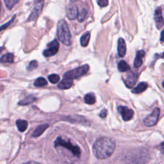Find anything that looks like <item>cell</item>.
Returning <instances> with one entry per match:
<instances>
[{"instance_id": "6da1fadb", "label": "cell", "mask_w": 164, "mask_h": 164, "mask_svg": "<svg viewBox=\"0 0 164 164\" xmlns=\"http://www.w3.org/2000/svg\"><path fill=\"white\" fill-rule=\"evenodd\" d=\"M115 149V141L109 137H101L94 143L92 151L95 157L100 160L109 158Z\"/></svg>"}, {"instance_id": "7a4b0ae2", "label": "cell", "mask_w": 164, "mask_h": 164, "mask_svg": "<svg viewBox=\"0 0 164 164\" xmlns=\"http://www.w3.org/2000/svg\"><path fill=\"white\" fill-rule=\"evenodd\" d=\"M57 36L59 40L65 46L71 44V34L65 20L62 19L57 24Z\"/></svg>"}, {"instance_id": "3957f363", "label": "cell", "mask_w": 164, "mask_h": 164, "mask_svg": "<svg viewBox=\"0 0 164 164\" xmlns=\"http://www.w3.org/2000/svg\"><path fill=\"white\" fill-rule=\"evenodd\" d=\"M55 147L61 146L69 150L76 157H80L81 155V149L78 146H75L69 141H66L62 137H58L55 141Z\"/></svg>"}, {"instance_id": "277c9868", "label": "cell", "mask_w": 164, "mask_h": 164, "mask_svg": "<svg viewBox=\"0 0 164 164\" xmlns=\"http://www.w3.org/2000/svg\"><path fill=\"white\" fill-rule=\"evenodd\" d=\"M89 69V66L87 64L84 65L73 70H71V71H69L65 73L64 75V78L70 80L78 78L85 75L88 72Z\"/></svg>"}, {"instance_id": "5b68a950", "label": "cell", "mask_w": 164, "mask_h": 164, "mask_svg": "<svg viewBox=\"0 0 164 164\" xmlns=\"http://www.w3.org/2000/svg\"><path fill=\"white\" fill-rule=\"evenodd\" d=\"M160 113V110L158 108H156L152 112V113L149 115L144 119V123L146 126H155L158 122L159 116Z\"/></svg>"}, {"instance_id": "8992f818", "label": "cell", "mask_w": 164, "mask_h": 164, "mask_svg": "<svg viewBox=\"0 0 164 164\" xmlns=\"http://www.w3.org/2000/svg\"><path fill=\"white\" fill-rule=\"evenodd\" d=\"M59 42L56 39L53 40L48 44V48L43 52V55L46 57H50L56 55L59 50Z\"/></svg>"}, {"instance_id": "52a82bcc", "label": "cell", "mask_w": 164, "mask_h": 164, "mask_svg": "<svg viewBox=\"0 0 164 164\" xmlns=\"http://www.w3.org/2000/svg\"><path fill=\"white\" fill-rule=\"evenodd\" d=\"M118 109L119 112L121 114L123 119L124 121H128L133 118L134 112L132 109L124 106H120Z\"/></svg>"}, {"instance_id": "ba28073f", "label": "cell", "mask_w": 164, "mask_h": 164, "mask_svg": "<svg viewBox=\"0 0 164 164\" xmlns=\"http://www.w3.org/2000/svg\"><path fill=\"white\" fill-rule=\"evenodd\" d=\"M43 5L44 0H37V2L36 3V5H35L34 8L33 9L32 12L30 14V16L28 19L29 21H33L35 19H37L42 9Z\"/></svg>"}, {"instance_id": "9c48e42d", "label": "cell", "mask_w": 164, "mask_h": 164, "mask_svg": "<svg viewBox=\"0 0 164 164\" xmlns=\"http://www.w3.org/2000/svg\"><path fill=\"white\" fill-rule=\"evenodd\" d=\"M155 21L158 29H160L163 26V18L162 16V9L160 7L156 9L155 12Z\"/></svg>"}, {"instance_id": "30bf717a", "label": "cell", "mask_w": 164, "mask_h": 164, "mask_svg": "<svg viewBox=\"0 0 164 164\" xmlns=\"http://www.w3.org/2000/svg\"><path fill=\"white\" fill-rule=\"evenodd\" d=\"M138 79V75L133 73L128 74L126 78L124 80V84L128 88H132L136 84Z\"/></svg>"}, {"instance_id": "8fae6325", "label": "cell", "mask_w": 164, "mask_h": 164, "mask_svg": "<svg viewBox=\"0 0 164 164\" xmlns=\"http://www.w3.org/2000/svg\"><path fill=\"white\" fill-rule=\"evenodd\" d=\"M145 56V51L144 50H140L137 52L135 58L134 60V66L135 67H140L142 65L143 58Z\"/></svg>"}, {"instance_id": "7c38bea8", "label": "cell", "mask_w": 164, "mask_h": 164, "mask_svg": "<svg viewBox=\"0 0 164 164\" xmlns=\"http://www.w3.org/2000/svg\"><path fill=\"white\" fill-rule=\"evenodd\" d=\"M118 51L120 57H124L126 53V44L125 41L123 38H120L118 40Z\"/></svg>"}, {"instance_id": "4fadbf2b", "label": "cell", "mask_w": 164, "mask_h": 164, "mask_svg": "<svg viewBox=\"0 0 164 164\" xmlns=\"http://www.w3.org/2000/svg\"><path fill=\"white\" fill-rule=\"evenodd\" d=\"M78 13V7L75 5L69 7L67 10V17L69 19H71V20L75 19L77 17Z\"/></svg>"}, {"instance_id": "5bb4252c", "label": "cell", "mask_w": 164, "mask_h": 164, "mask_svg": "<svg viewBox=\"0 0 164 164\" xmlns=\"http://www.w3.org/2000/svg\"><path fill=\"white\" fill-rule=\"evenodd\" d=\"M73 84V81L72 80L64 78L60 82V84L58 85V87L62 90L68 89L72 87Z\"/></svg>"}, {"instance_id": "9a60e30c", "label": "cell", "mask_w": 164, "mask_h": 164, "mask_svg": "<svg viewBox=\"0 0 164 164\" xmlns=\"http://www.w3.org/2000/svg\"><path fill=\"white\" fill-rule=\"evenodd\" d=\"M48 127H49V125L48 124H44L39 126L32 133V137H38L41 136Z\"/></svg>"}, {"instance_id": "2e32d148", "label": "cell", "mask_w": 164, "mask_h": 164, "mask_svg": "<svg viewBox=\"0 0 164 164\" xmlns=\"http://www.w3.org/2000/svg\"><path fill=\"white\" fill-rule=\"evenodd\" d=\"M16 125L17 126L18 130L21 132H24L26 131L28 128V123L27 121L25 120H21V119H18L16 121Z\"/></svg>"}, {"instance_id": "e0dca14e", "label": "cell", "mask_w": 164, "mask_h": 164, "mask_svg": "<svg viewBox=\"0 0 164 164\" xmlns=\"http://www.w3.org/2000/svg\"><path fill=\"white\" fill-rule=\"evenodd\" d=\"M14 55L12 53H7L4 55L3 56L0 58V63H13L14 62Z\"/></svg>"}, {"instance_id": "ac0fdd59", "label": "cell", "mask_w": 164, "mask_h": 164, "mask_svg": "<svg viewBox=\"0 0 164 164\" xmlns=\"http://www.w3.org/2000/svg\"><path fill=\"white\" fill-rule=\"evenodd\" d=\"M147 84L146 82H141V83L138 84V85L133 89L132 92L134 94H140L145 91L147 88Z\"/></svg>"}, {"instance_id": "d6986e66", "label": "cell", "mask_w": 164, "mask_h": 164, "mask_svg": "<svg viewBox=\"0 0 164 164\" xmlns=\"http://www.w3.org/2000/svg\"><path fill=\"white\" fill-rule=\"evenodd\" d=\"M36 99H37V98L36 97L30 95V96H27L24 99L21 100L20 102H19V104L22 105V106H26V105H28V104L33 103V102L36 101Z\"/></svg>"}, {"instance_id": "ffe728a7", "label": "cell", "mask_w": 164, "mask_h": 164, "mask_svg": "<svg viewBox=\"0 0 164 164\" xmlns=\"http://www.w3.org/2000/svg\"><path fill=\"white\" fill-rule=\"evenodd\" d=\"M90 39V33L89 32H87L84 34L80 38V44L81 46L86 47L89 43V41Z\"/></svg>"}, {"instance_id": "44dd1931", "label": "cell", "mask_w": 164, "mask_h": 164, "mask_svg": "<svg viewBox=\"0 0 164 164\" xmlns=\"http://www.w3.org/2000/svg\"><path fill=\"white\" fill-rule=\"evenodd\" d=\"M85 103L88 104H93L96 103V97L92 93H89L84 97Z\"/></svg>"}, {"instance_id": "7402d4cb", "label": "cell", "mask_w": 164, "mask_h": 164, "mask_svg": "<svg viewBox=\"0 0 164 164\" xmlns=\"http://www.w3.org/2000/svg\"><path fill=\"white\" fill-rule=\"evenodd\" d=\"M130 67L129 65L124 61L121 60L118 64V69L120 72H126L130 70Z\"/></svg>"}, {"instance_id": "603a6c76", "label": "cell", "mask_w": 164, "mask_h": 164, "mask_svg": "<svg viewBox=\"0 0 164 164\" xmlns=\"http://www.w3.org/2000/svg\"><path fill=\"white\" fill-rule=\"evenodd\" d=\"M48 84V82H47L46 80L44 78H37L34 82V85L37 87H41L46 86Z\"/></svg>"}, {"instance_id": "cb8c5ba5", "label": "cell", "mask_w": 164, "mask_h": 164, "mask_svg": "<svg viewBox=\"0 0 164 164\" xmlns=\"http://www.w3.org/2000/svg\"><path fill=\"white\" fill-rule=\"evenodd\" d=\"M87 14V12L85 9H81L79 13H78L77 16V19L79 22H82L84 21V19L86 17V16Z\"/></svg>"}, {"instance_id": "d4e9b609", "label": "cell", "mask_w": 164, "mask_h": 164, "mask_svg": "<svg viewBox=\"0 0 164 164\" xmlns=\"http://www.w3.org/2000/svg\"><path fill=\"white\" fill-rule=\"evenodd\" d=\"M19 2V0H4V3L7 8L9 10L12 8L14 6Z\"/></svg>"}, {"instance_id": "484cf974", "label": "cell", "mask_w": 164, "mask_h": 164, "mask_svg": "<svg viewBox=\"0 0 164 164\" xmlns=\"http://www.w3.org/2000/svg\"><path fill=\"white\" fill-rule=\"evenodd\" d=\"M48 80H50V81L51 82V83H52L53 84H55L58 83V81H59L60 76H58V75L53 74V75H50L48 76Z\"/></svg>"}, {"instance_id": "4316f807", "label": "cell", "mask_w": 164, "mask_h": 164, "mask_svg": "<svg viewBox=\"0 0 164 164\" xmlns=\"http://www.w3.org/2000/svg\"><path fill=\"white\" fill-rule=\"evenodd\" d=\"M37 67H38L37 62L36 60H33L29 64V65L28 66L27 69L28 70V71H33V70L37 68Z\"/></svg>"}, {"instance_id": "83f0119b", "label": "cell", "mask_w": 164, "mask_h": 164, "mask_svg": "<svg viewBox=\"0 0 164 164\" xmlns=\"http://www.w3.org/2000/svg\"><path fill=\"white\" fill-rule=\"evenodd\" d=\"M97 3L101 7H104L108 5L109 0H97Z\"/></svg>"}, {"instance_id": "f1b7e54d", "label": "cell", "mask_w": 164, "mask_h": 164, "mask_svg": "<svg viewBox=\"0 0 164 164\" xmlns=\"http://www.w3.org/2000/svg\"><path fill=\"white\" fill-rule=\"evenodd\" d=\"M15 17H16V16H14V17H12V19L10 21H8V22H7L6 23V24H5V25H2L1 27H0V31H3V30H5V28H7L10 24H11V23L13 21H14V19H15Z\"/></svg>"}, {"instance_id": "f546056e", "label": "cell", "mask_w": 164, "mask_h": 164, "mask_svg": "<svg viewBox=\"0 0 164 164\" xmlns=\"http://www.w3.org/2000/svg\"><path fill=\"white\" fill-rule=\"evenodd\" d=\"M107 111L106 109H103L101 113H100V115L99 116L101 117V118H106L107 117Z\"/></svg>"}, {"instance_id": "4dcf8cb0", "label": "cell", "mask_w": 164, "mask_h": 164, "mask_svg": "<svg viewBox=\"0 0 164 164\" xmlns=\"http://www.w3.org/2000/svg\"><path fill=\"white\" fill-rule=\"evenodd\" d=\"M23 164H41V163H37V162H27V163H23Z\"/></svg>"}, {"instance_id": "1f68e13d", "label": "cell", "mask_w": 164, "mask_h": 164, "mask_svg": "<svg viewBox=\"0 0 164 164\" xmlns=\"http://www.w3.org/2000/svg\"><path fill=\"white\" fill-rule=\"evenodd\" d=\"M163 30H162L161 31V39H160V41H161V42H163Z\"/></svg>"}, {"instance_id": "d6a6232c", "label": "cell", "mask_w": 164, "mask_h": 164, "mask_svg": "<svg viewBox=\"0 0 164 164\" xmlns=\"http://www.w3.org/2000/svg\"><path fill=\"white\" fill-rule=\"evenodd\" d=\"M1 10H2V2L1 0H0V13H1Z\"/></svg>"}, {"instance_id": "836d02e7", "label": "cell", "mask_w": 164, "mask_h": 164, "mask_svg": "<svg viewBox=\"0 0 164 164\" xmlns=\"http://www.w3.org/2000/svg\"><path fill=\"white\" fill-rule=\"evenodd\" d=\"M77 1H78V0H71V2L72 3H75V2H77Z\"/></svg>"}, {"instance_id": "e575fe53", "label": "cell", "mask_w": 164, "mask_h": 164, "mask_svg": "<svg viewBox=\"0 0 164 164\" xmlns=\"http://www.w3.org/2000/svg\"><path fill=\"white\" fill-rule=\"evenodd\" d=\"M2 50H3V48H2V47H0V53H2Z\"/></svg>"}]
</instances>
